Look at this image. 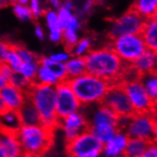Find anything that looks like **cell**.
<instances>
[{"mask_svg": "<svg viewBox=\"0 0 157 157\" xmlns=\"http://www.w3.org/2000/svg\"><path fill=\"white\" fill-rule=\"evenodd\" d=\"M39 67H40V58L37 60L23 63L20 73L22 75H24L26 78H28L29 80H31L32 82L34 83V80L36 77V75H37Z\"/></svg>", "mask_w": 157, "mask_h": 157, "instance_id": "obj_29", "label": "cell"}, {"mask_svg": "<svg viewBox=\"0 0 157 157\" xmlns=\"http://www.w3.org/2000/svg\"><path fill=\"white\" fill-rule=\"evenodd\" d=\"M154 116L153 113H135L131 116L130 122L124 131L130 138H139L147 141H152Z\"/></svg>", "mask_w": 157, "mask_h": 157, "instance_id": "obj_11", "label": "cell"}, {"mask_svg": "<svg viewBox=\"0 0 157 157\" xmlns=\"http://www.w3.org/2000/svg\"><path fill=\"white\" fill-rule=\"evenodd\" d=\"M152 19H153V20H154V21H155V22L157 23V13H155V15L153 16V18H152Z\"/></svg>", "mask_w": 157, "mask_h": 157, "instance_id": "obj_51", "label": "cell"}, {"mask_svg": "<svg viewBox=\"0 0 157 157\" xmlns=\"http://www.w3.org/2000/svg\"><path fill=\"white\" fill-rule=\"evenodd\" d=\"M14 71L5 63H1L0 66V89L11 84V79Z\"/></svg>", "mask_w": 157, "mask_h": 157, "instance_id": "obj_33", "label": "cell"}, {"mask_svg": "<svg viewBox=\"0 0 157 157\" xmlns=\"http://www.w3.org/2000/svg\"><path fill=\"white\" fill-rule=\"evenodd\" d=\"M53 131L42 124L22 126L17 135L23 153L29 157H43L53 144Z\"/></svg>", "mask_w": 157, "mask_h": 157, "instance_id": "obj_3", "label": "cell"}, {"mask_svg": "<svg viewBox=\"0 0 157 157\" xmlns=\"http://www.w3.org/2000/svg\"><path fill=\"white\" fill-rule=\"evenodd\" d=\"M88 112L83 109L89 120V130L104 145L112 140L119 131L118 115L106 105L98 104L89 107Z\"/></svg>", "mask_w": 157, "mask_h": 157, "instance_id": "obj_4", "label": "cell"}, {"mask_svg": "<svg viewBox=\"0 0 157 157\" xmlns=\"http://www.w3.org/2000/svg\"><path fill=\"white\" fill-rule=\"evenodd\" d=\"M122 85L136 113H153L154 103L147 94L140 77L124 81Z\"/></svg>", "mask_w": 157, "mask_h": 157, "instance_id": "obj_8", "label": "cell"}, {"mask_svg": "<svg viewBox=\"0 0 157 157\" xmlns=\"http://www.w3.org/2000/svg\"><path fill=\"white\" fill-rule=\"evenodd\" d=\"M103 104L112 109L118 116H132L135 113L122 83H114L112 85Z\"/></svg>", "mask_w": 157, "mask_h": 157, "instance_id": "obj_10", "label": "cell"}, {"mask_svg": "<svg viewBox=\"0 0 157 157\" xmlns=\"http://www.w3.org/2000/svg\"><path fill=\"white\" fill-rule=\"evenodd\" d=\"M60 83L61 81L59 80V78L55 75L48 67L40 65L38 71H37V75H36V77L34 80V84L56 87Z\"/></svg>", "mask_w": 157, "mask_h": 157, "instance_id": "obj_23", "label": "cell"}, {"mask_svg": "<svg viewBox=\"0 0 157 157\" xmlns=\"http://www.w3.org/2000/svg\"><path fill=\"white\" fill-rule=\"evenodd\" d=\"M18 113L23 126H35L41 124V117L38 110L29 99L26 101Z\"/></svg>", "mask_w": 157, "mask_h": 157, "instance_id": "obj_18", "label": "cell"}, {"mask_svg": "<svg viewBox=\"0 0 157 157\" xmlns=\"http://www.w3.org/2000/svg\"><path fill=\"white\" fill-rule=\"evenodd\" d=\"M49 2H50L51 6L53 8V10H55V11L60 10L63 5V3H61L60 0H49Z\"/></svg>", "mask_w": 157, "mask_h": 157, "instance_id": "obj_43", "label": "cell"}, {"mask_svg": "<svg viewBox=\"0 0 157 157\" xmlns=\"http://www.w3.org/2000/svg\"><path fill=\"white\" fill-rule=\"evenodd\" d=\"M27 95L28 99L37 109L41 117V124L52 130L56 128L59 118L56 113L55 87L33 84Z\"/></svg>", "mask_w": 157, "mask_h": 157, "instance_id": "obj_5", "label": "cell"}, {"mask_svg": "<svg viewBox=\"0 0 157 157\" xmlns=\"http://www.w3.org/2000/svg\"><path fill=\"white\" fill-rule=\"evenodd\" d=\"M0 157H8V155H7L3 151L0 150Z\"/></svg>", "mask_w": 157, "mask_h": 157, "instance_id": "obj_48", "label": "cell"}, {"mask_svg": "<svg viewBox=\"0 0 157 157\" xmlns=\"http://www.w3.org/2000/svg\"><path fill=\"white\" fill-rule=\"evenodd\" d=\"M29 7L31 9L33 17H35V18H38L41 15L45 14L40 0H30Z\"/></svg>", "mask_w": 157, "mask_h": 157, "instance_id": "obj_38", "label": "cell"}, {"mask_svg": "<svg viewBox=\"0 0 157 157\" xmlns=\"http://www.w3.org/2000/svg\"><path fill=\"white\" fill-rule=\"evenodd\" d=\"M0 150L8 157H15L23 153L17 132L10 131H1L0 135Z\"/></svg>", "mask_w": 157, "mask_h": 157, "instance_id": "obj_17", "label": "cell"}, {"mask_svg": "<svg viewBox=\"0 0 157 157\" xmlns=\"http://www.w3.org/2000/svg\"><path fill=\"white\" fill-rule=\"evenodd\" d=\"M109 46L128 66H131L147 51L146 43L141 34L121 36L113 39Z\"/></svg>", "mask_w": 157, "mask_h": 157, "instance_id": "obj_6", "label": "cell"}, {"mask_svg": "<svg viewBox=\"0 0 157 157\" xmlns=\"http://www.w3.org/2000/svg\"><path fill=\"white\" fill-rule=\"evenodd\" d=\"M83 108L102 104L112 83L87 72L68 80Z\"/></svg>", "mask_w": 157, "mask_h": 157, "instance_id": "obj_2", "label": "cell"}, {"mask_svg": "<svg viewBox=\"0 0 157 157\" xmlns=\"http://www.w3.org/2000/svg\"><path fill=\"white\" fill-rule=\"evenodd\" d=\"M62 7L67 9V10L73 11V8H75V4H73V2H71V0H67V1H65V2L63 3Z\"/></svg>", "mask_w": 157, "mask_h": 157, "instance_id": "obj_44", "label": "cell"}, {"mask_svg": "<svg viewBox=\"0 0 157 157\" xmlns=\"http://www.w3.org/2000/svg\"><path fill=\"white\" fill-rule=\"evenodd\" d=\"M64 38L63 42L65 43L66 47L68 50H71L72 47L77 44V42L80 40V36H79V31L75 30H66L64 31Z\"/></svg>", "mask_w": 157, "mask_h": 157, "instance_id": "obj_34", "label": "cell"}, {"mask_svg": "<svg viewBox=\"0 0 157 157\" xmlns=\"http://www.w3.org/2000/svg\"><path fill=\"white\" fill-rule=\"evenodd\" d=\"M87 72L105 79L112 84L121 83L128 65L122 61L115 52L106 46L104 48L91 50L85 57Z\"/></svg>", "mask_w": 157, "mask_h": 157, "instance_id": "obj_1", "label": "cell"}, {"mask_svg": "<svg viewBox=\"0 0 157 157\" xmlns=\"http://www.w3.org/2000/svg\"><path fill=\"white\" fill-rule=\"evenodd\" d=\"M104 144L90 130L78 135L73 140L66 143V153L69 157L90 152H102Z\"/></svg>", "mask_w": 157, "mask_h": 157, "instance_id": "obj_12", "label": "cell"}, {"mask_svg": "<svg viewBox=\"0 0 157 157\" xmlns=\"http://www.w3.org/2000/svg\"><path fill=\"white\" fill-rule=\"evenodd\" d=\"M141 35L146 43L147 49L157 52V23L152 18L146 20Z\"/></svg>", "mask_w": 157, "mask_h": 157, "instance_id": "obj_20", "label": "cell"}, {"mask_svg": "<svg viewBox=\"0 0 157 157\" xmlns=\"http://www.w3.org/2000/svg\"><path fill=\"white\" fill-rule=\"evenodd\" d=\"M146 20L132 9L120 17L113 20L109 28V36L110 39L131 34H141Z\"/></svg>", "mask_w": 157, "mask_h": 157, "instance_id": "obj_7", "label": "cell"}, {"mask_svg": "<svg viewBox=\"0 0 157 157\" xmlns=\"http://www.w3.org/2000/svg\"><path fill=\"white\" fill-rule=\"evenodd\" d=\"M101 152H90V153H85V154H80L77 156L73 157H100Z\"/></svg>", "mask_w": 157, "mask_h": 157, "instance_id": "obj_45", "label": "cell"}, {"mask_svg": "<svg viewBox=\"0 0 157 157\" xmlns=\"http://www.w3.org/2000/svg\"><path fill=\"white\" fill-rule=\"evenodd\" d=\"M1 63H5L8 66H10L11 69L14 72H20L22 66H23V62L19 56V54L17 53L15 46L12 45L10 50L5 55V57L1 60Z\"/></svg>", "mask_w": 157, "mask_h": 157, "instance_id": "obj_27", "label": "cell"}, {"mask_svg": "<svg viewBox=\"0 0 157 157\" xmlns=\"http://www.w3.org/2000/svg\"><path fill=\"white\" fill-rule=\"evenodd\" d=\"M94 41L90 37H82L77 42V44L72 47L70 51L72 56H77V57H86L87 54L91 51V47Z\"/></svg>", "mask_w": 157, "mask_h": 157, "instance_id": "obj_28", "label": "cell"}, {"mask_svg": "<svg viewBox=\"0 0 157 157\" xmlns=\"http://www.w3.org/2000/svg\"><path fill=\"white\" fill-rule=\"evenodd\" d=\"M141 157H157V141H151L147 149Z\"/></svg>", "mask_w": 157, "mask_h": 157, "instance_id": "obj_39", "label": "cell"}, {"mask_svg": "<svg viewBox=\"0 0 157 157\" xmlns=\"http://www.w3.org/2000/svg\"><path fill=\"white\" fill-rule=\"evenodd\" d=\"M131 67L140 77L157 71V52L147 49L141 56L132 64Z\"/></svg>", "mask_w": 157, "mask_h": 157, "instance_id": "obj_16", "label": "cell"}, {"mask_svg": "<svg viewBox=\"0 0 157 157\" xmlns=\"http://www.w3.org/2000/svg\"><path fill=\"white\" fill-rule=\"evenodd\" d=\"M15 49H16L17 53L19 54V56H20L23 63L39 59L37 57V55H36L35 53H33L30 50L26 49L25 47H22V46H15Z\"/></svg>", "mask_w": 157, "mask_h": 157, "instance_id": "obj_37", "label": "cell"}, {"mask_svg": "<svg viewBox=\"0 0 157 157\" xmlns=\"http://www.w3.org/2000/svg\"><path fill=\"white\" fill-rule=\"evenodd\" d=\"M28 100L27 92L15 88L13 85H8L0 89V109L1 113L5 110H16L23 107Z\"/></svg>", "mask_w": 157, "mask_h": 157, "instance_id": "obj_14", "label": "cell"}, {"mask_svg": "<svg viewBox=\"0 0 157 157\" xmlns=\"http://www.w3.org/2000/svg\"><path fill=\"white\" fill-rule=\"evenodd\" d=\"M44 15H45L46 26H47V28H48L49 33L61 30L57 11L53 10V9H52V10H48L45 13Z\"/></svg>", "mask_w": 157, "mask_h": 157, "instance_id": "obj_31", "label": "cell"}, {"mask_svg": "<svg viewBox=\"0 0 157 157\" xmlns=\"http://www.w3.org/2000/svg\"><path fill=\"white\" fill-rule=\"evenodd\" d=\"M153 140L154 141H157V115L154 116V123H153Z\"/></svg>", "mask_w": 157, "mask_h": 157, "instance_id": "obj_46", "label": "cell"}, {"mask_svg": "<svg viewBox=\"0 0 157 157\" xmlns=\"http://www.w3.org/2000/svg\"><path fill=\"white\" fill-rule=\"evenodd\" d=\"M94 0H86L81 8V13L83 15L88 14L90 12L92 7H94Z\"/></svg>", "mask_w": 157, "mask_h": 157, "instance_id": "obj_40", "label": "cell"}, {"mask_svg": "<svg viewBox=\"0 0 157 157\" xmlns=\"http://www.w3.org/2000/svg\"><path fill=\"white\" fill-rule=\"evenodd\" d=\"M153 113L155 114V115H157V103L154 105V109H153Z\"/></svg>", "mask_w": 157, "mask_h": 157, "instance_id": "obj_49", "label": "cell"}, {"mask_svg": "<svg viewBox=\"0 0 157 157\" xmlns=\"http://www.w3.org/2000/svg\"><path fill=\"white\" fill-rule=\"evenodd\" d=\"M13 11L15 16L21 21H30L33 17L29 5H21L15 3L13 7Z\"/></svg>", "mask_w": 157, "mask_h": 157, "instance_id": "obj_32", "label": "cell"}, {"mask_svg": "<svg viewBox=\"0 0 157 157\" xmlns=\"http://www.w3.org/2000/svg\"><path fill=\"white\" fill-rule=\"evenodd\" d=\"M68 78L73 79L79 77L87 73V64L85 57H77V56H71V59L65 64Z\"/></svg>", "mask_w": 157, "mask_h": 157, "instance_id": "obj_22", "label": "cell"}, {"mask_svg": "<svg viewBox=\"0 0 157 157\" xmlns=\"http://www.w3.org/2000/svg\"><path fill=\"white\" fill-rule=\"evenodd\" d=\"M132 10L145 20L151 19L157 13V0H135Z\"/></svg>", "mask_w": 157, "mask_h": 157, "instance_id": "obj_21", "label": "cell"}, {"mask_svg": "<svg viewBox=\"0 0 157 157\" xmlns=\"http://www.w3.org/2000/svg\"><path fill=\"white\" fill-rule=\"evenodd\" d=\"M16 3L21 5H29L30 0H16Z\"/></svg>", "mask_w": 157, "mask_h": 157, "instance_id": "obj_47", "label": "cell"}, {"mask_svg": "<svg viewBox=\"0 0 157 157\" xmlns=\"http://www.w3.org/2000/svg\"><path fill=\"white\" fill-rule=\"evenodd\" d=\"M55 91H56V113L59 119L80 112L83 109V106L71 89L69 81L61 82L55 87Z\"/></svg>", "mask_w": 157, "mask_h": 157, "instance_id": "obj_9", "label": "cell"}, {"mask_svg": "<svg viewBox=\"0 0 157 157\" xmlns=\"http://www.w3.org/2000/svg\"><path fill=\"white\" fill-rule=\"evenodd\" d=\"M123 157H128V156H127V155H125V156H123Z\"/></svg>", "mask_w": 157, "mask_h": 157, "instance_id": "obj_52", "label": "cell"}, {"mask_svg": "<svg viewBox=\"0 0 157 157\" xmlns=\"http://www.w3.org/2000/svg\"><path fill=\"white\" fill-rule=\"evenodd\" d=\"M58 13V16H59V21H60V28L61 30L64 32L66 30L67 26L69 25L70 21L71 20V18L75 15L72 11H70V10H67L65 8H61L60 10L57 11Z\"/></svg>", "mask_w": 157, "mask_h": 157, "instance_id": "obj_35", "label": "cell"}, {"mask_svg": "<svg viewBox=\"0 0 157 157\" xmlns=\"http://www.w3.org/2000/svg\"><path fill=\"white\" fill-rule=\"evenodd\" d=\"M72 56L71 51L70 50H63V51H58V52H52L49 55V57L54 61V62H57V63H62V64H66L71 57Z\"/></svg>", "mask_w": 157, "mask_h": 157, "instance_id": "obj_36", "label": "cell"}, {"mask_svg": "<svg viewBox=\"0 0 157 157\" xmlns=\"http://www.w3.org/2000/svg\"><path fill=\"white\" fill-rule=\"evenodd\" d=\"M22 126L19 113L16 110H5L1 113V131L17 132Z\"/></svg>", "mask_w": 157, "mask_h": 157, "instance_id": "obj_19", "label": "cell"}, {"mask_svg": "<svg viewBox=\"0 0 157 157\" xmlns=\"http://www.w3.org/2000/svg\"><path fill=\"white\" fill-rule=\"evenodd\" d=\"M40 65L48 67L54 75L59 78L61 82L69 80L65 64L54 62L49 56H43V57H40Z\"/></svg>", "mask_w": 157, "mask_h": 157, "instance_id": "obj_25", "label": "cell"}, {"mask_svg": "<svg viewBox=\"0 0 157 157\" xmlns=\"http://www.w3.org/2000/svg\"><path fill=\"white\" fill-rule=\"evenodd\" d=\"M34 83L26 78L24 75H22L20 72H14L13 75L11 79V85L14 86L15 88L19 89L25 92H29Z\"/></svg>", "mask_w": 157, "mask_h": 157, "instance_id": "obj_30", "label": "cell"}, {"mask_svg": "<svg viewBox=\"0 0 157 157\" xmlns=\"http://www.w3.org/2000/svg\"><path fill=\"white\" fill-rule=\"evenodd\" d=\"M130 137L125 131L119 130L112 140L104 145L100 157H123L126 155Z\"/></svg>", "mask_w": 157, "mask_h": 157, "instance_id": "obj_15", "label": "cell"}, {"mask_svg": "<svg viewBox=\"0 0 157 157\" xmlns=\"http://www.w3.org/2000/svg\"><path fill=\"white\" fill-rule=\"evenodd\" d=\"M131 116H119L118 117V128L119 130L124 131L127 128L128 122H130Z\"/></svg>", "mask_w": 157, "mask_h": 157, "instance_id": "obj_42", "label": "cell"}, {"mask_svg": "<svg viewBox=\"0 0 157 157\" xmlns=\"http://www.w3.org/2000/svg\"><path fill=\"white\" fill-rule=\"evenodd\" d=\"M144 88L149 94L150 98L154 103V105L157 103V71L149 73L140 77Z\"/></svg>", "mask_w": 157, "mask_h": 157, "instance_id": "obj_26", "label": "cell"}, {"mask_svg": "<svg viewBox=\"0 0 157 157\" xmlns=\"http://www.w3.org/2000/svg\"><path fill=\"white\" fill-rule=\"evenodd\" d=\"M34 35L36 36V38L38 40L43 41L46 37L45 31L43 30V28L40 25H35L34 26Z\"/></svg>", "mask_w": 157, "mask_h": 157, "instance_id": "obj_41", "label": "cell"}, {"mask_svg": "<svg viewBox=\"0 0 157 157\" xmlns=\"http://www.w3.org/2000/svg\"><path fill=\"white\" fill-rule=\"evenodd\" d=\"M15 157H29V156H28V155H26L25 153H21V154L17 155V156H15Z\"/></svg>", "mask_w": 157, "mask_h": 157, "instance_id": "obj_50", "label": "cell"}, {"mask_svg": "<svg viewBox=\"0 0 157 157\" xmlns=\"http://www.w3.org/2000/svg\"><path fill=\"white\" fill-rule=\"evenodd\" d=\"M150 142L151 141L139 138H130L127 146L126 155L128 157H141L147 149Z\"/></svg>", "mask_w": 157, "mask_h": 157, "instance_id": "obj_24", "label": "cell"}, {"mask_svg": "<svg viewBox=\"0 0 157 157\" xmlns=\"http://www.w3.org/2000/svg\"><path fill=\"white\" fill-rule=\"evenodd\" d=\"M57 128L62 132L67 143L89 130V120L82 109L80 112L59 119Z\"/></svg>", "mask_w": 157, "mask_h": 157, "instance_id": "obj_13", "label": "cell"}]
</instances>
